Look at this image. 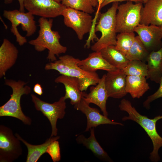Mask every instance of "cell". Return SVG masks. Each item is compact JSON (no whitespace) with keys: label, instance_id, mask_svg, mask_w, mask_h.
<instances>
[{"label":"cell","instance_id":"d590c367","mask_svg":"<svg viewBox=\"0 0 162 162\" xmlns=\"http://www.w3.org/2000/svg\"><path fill=\"white\" fill-rule=\"evenodd\" d=\"M148 0H143V3L145 4L146 3Z\"/></svg>","mask_w":162,"mask_h":162},{"label":"cell","instance_id":"cb8c5ba5","mask_svg":"<svg viewBox=\"0 0 162 162\" xmlns=\"http://www.w3.org/2000/svg\"><path fill=\"white\" fill-rule=\"evenodd\" d=\"M104 58L111 65L118 69H123L129 60L126 56L115 46H109L100 51Z\"/></svg>","mask_w":162,"mask_h":162},{"label":"cell","instance_id":"d6a6232c","mask_svg":"<svg viewBox=\"0 0 162 162\" xmlns=\"http://www.w3.org/2000/svg\"><path fill=\"white\" fill-rule=\"evenodd\" d=\"M124 1H131L135 2L136 3L138 2L143 3V0H105L101 5L100 9L103 7L110 3Z\"/></svg>","mask_w":162,"mask_h":162},{"label":"cell","instance_id":"ffe728a7","mask_svg":"<svg viewBox=\"0 0 162 162\" xmlns=\"http://www.w3.org/2000/svg\"><path fill=\"white\" fill-rule=\"evenodd\" d=\"M90 136L86 138L83 134L78 135L77 142L82 144L88 149L91 150L94 154L100 159L109 162L112 161L107 153L104 150L97 141L95 135L94 128L90 129Z\"/></svg>","mask_w":162,"mask_h":162},{"label":"cell","instance_id":"30bf717a","mask_svg":"<svg viewBox=\"0 0 162 162\" xmlns=\"http://www.w3.org/2000/svg\"><path fill=\"white\" fill-rule=\"evenodd\" d=\"M24 6L34 15L50 18L62 15L67 8L54 0H24Z\"/></svg>","mask_w":162,"mask_h":162},{"label":"cell","instance_id":"3957f363","mask_svg":"<svg viewBox=\"0 0 162 162\" xmlns=\"http://www.w3.org/2000/svg\"><path fill=\"white\" fill-rule=\"evenodd\" d=\"M5 84L10 86L12 93L9 100L0 107V116H10L21 121L25 124L30 125L32 120L23 113L21 107L20 100L24 94L30 93L31 88L24 81L6 79Z\"/></svg>","mask_w":162,"mask_h":162},{"label":"cell","instance_id":"9a60e30c","mask_svg":"<svg viewBox=\"0 0 162 162\" xmlns=\"http://www.w3.org/2000/svg\"><path fill=\"white\" fill-rule=\"evenodd\" d=\"M105 76L106 74L103 76L95 86L91 87L90 92L85 94L84 99L89 104L92 103L98 106L103 114L108 117V114L106 109V102L109 97L105 84Z\"/></svg>","mask_w":162,"mask_h":162},{"label":"cell","instance_id":"1f68e13d","mask_svg":"<svg viewBox=\"0 0 162 162\" xmlns=\"http://www.w3.org/2000/svg\"><path fill=\"white\" fill-rule=\"evenodd\" d=\"M105 0H97L98 2V5L97 6V9L96 12L94 17L93 19L92 25V28L94 29L96 26V20L99 14V11L100 10V7L102 4L103 3Z\"/></svg>","mask_w":162,"mask_h":162},{"label":"cell","instance_id":"8d00e7d4","mask_svg":"<svg viewBox=\"0 0 162 162\" xmlns=\"http://www.w3.org/2000/svg\"><path fill=\"white\" fill-rule=\"evenodd\" d=\"M58 2H62V0H54Z\"/></svg>","mask_w":162,"mask_h":162},{"label":"cell","instance_id":"7a4b0ae2","mask_svg":"<svg viewBox=\"0 0 162 162\" xmlns=\"http://www.w3.org/2000/svg\"><path fill=\"white\" fill-rule=\"evenodd\" d=\"M120 110L126 112L128 116L122 118L123 121H133L140 125L145 131L151 140L153 145V150L150 153V160L156 162L160 160L158 154L159 148L162 147V137L158 133L156 128L157 121L162 118V116H156L150 119L147 116L140 114L133 106L131 102L125 99H122L119 105Z\"/></svg>","mask_w":162,"mask_h":162},{"label":"cell","instance_id":"e0dca14e","mask_svg":"<svg viewBox=\"0 0 162 162\" xmlns=\"http://www.w3.org/2000/svg\"><path fill=\"white\" fill-rule=\"evenodd\" d=\"M19 51L15 45L4 38L0 47V77L4 76L8 70L15 64Z\"/></svg>","mask_w":162,"mask_h":162},{"label":"cell","instance_id":"4dcf8cb0","mask_svg":"<svg viewBox=\"0 0 162 162\" xmlns=\"http://www.w3.org/2000/svg\"><path fill=\"white\" fill-rule=\"evenodd\" d=\"M160 86L158 90L154 94L148 96L143 103L144 107L147 109L150 108V104L154 100L162 97V78L159 83Z\"/></svg>","mask_w":162,"mask_h":162},{"label":"cell","instance_id":"7c38bea8","mask_svg":"<svg viewBox=\"0 0 162 162\" xmlns=\"http://www.w3.org/2000/svg\"><path fill=\"white\" fill-rule=\"evenodd\" d=\"M127 76L123 69H117L107 72L105 84L109 97L120 99L126 95Z\"/></svg>","mask_w":162,"mask_h":162},{"label":"cell","instance_id":"8992f818","mask_svg":"<svg viewBox=\"0 0 162 162\" xmlns=\"http://www.w3.org/2000/svg\"><path fill=\"white\" fill-rule=\"evenodd\" d=\"M3 15L11 23L10 31L16 37V41L20 46H22L27 42L26 37L19 33L17 27L21 25L22 30L26 31L27 37H30L35 32L37 29L36 22L34 15L29 12H21L16 9L12 10H4Z\"/></svg>","mask_w":162,"mask_h":162},{"label":"cell","instance_id":"d6986e66","mask_svg":"<svg viewBox=\"0 0 162 162\" xmlns=\"http://www.w3.org/2000/svg\"><path fill=\"white\" fill-rule=\"evenodd\" d=\"M146 79L159 84L162 78V45L159 50L150 52L148 57Z\"/></svg>","mask_w":162,"mask_h":162},{"label":"cell","instance_id":"6da1fadb","mask_svg":"<svg viewBox=\"0 0 162 162\" xmlns=\"http://www.w3.org/2000/svg\"><path fill=\"white\" fill-rule=\"evenodd\" d=\"M40 29L37 38L28 42L38 52H41L46 49L48 50L47 58L51 62L57 60L56 56L64 53L67 51L66 46L60 42L61 37L59 33L52 29L53 20L41 17L38 20Z\"/></svg>","mask_w":162,"mask_h":162},{"label":"cell","instance_id":"83f0119b","mask_svg":"<svg viewBox=\"0 0 162 162\" xmlns=\"http://www.w3.org/2000/svg\"><path fill=\"white\" fill-rule=\"evenodd\" d=\"M123 70L127 76H142L146 77L148 75L147 64L140 60L129 61Z\"/></svg>","mask_w":162,"mask_h":162},{"label":"cell","instance_id":"ac0fdd59","mask_svg":"<svg viewBox=\"0 0 162 162\" xmlns=\"http://www.w3.org/2000/svg\"><path fill=\"white\" fill-rule=\"evenodd\" d=\"M77 65L82 70L91 72H95L97 70H103L108 72L117 69L104 58L100 51L94 52L89 54L87 58L80 60Z\"/></svg>","mask_w":162,"mask_h":162},{"label":"cell","instance_id":"8fae6325","mask_svg":"<svg viewBox=\"0 0 162 162\" xmlns=\"http://www.w3.org/2000/svg\"><path fill=\"white\" fill-rule=\"evenodd\" d=\"M146 50L150 52L161 47L162 27L153 25L139 24L134 29Z\"/></svg>","mask_w":162,"mask_h":162},{"label":"cell","instance_id":"f1b7e54d","mask_svg":"<svg viewBox=\"0 0 162 162\" xmlns=\"http://www.w3.org/2000/svg\"><path fill=\"white\" fill-rule=\"evenodd\" d=\"M135 37L134 32L119 33L116 36V48L126 55L133 44Z\"/></svg>","mask_w":162,"mask_h":162},{"label":"cell","instance_id":"5bb4252c","mask_svg":"<svg viewBox=\"0 0 162 162\" xmlns=\"http://www.w3.org/2000/svg\"><path fill=\"white\" fill-rule=\"evenodd\" d=\"M140 24L162 27V0H148L141 12Z\"/></svg>","mask_w":162,"mask_h":162},{"label":"cell","instance_id":"4316f807","mask_svg":"<svg viewBox=\"0 0 162 162\" xmlns=\"http://www.w3.org/2000/svg\"><path fill=\"white\" fill-rule=\"evenodd\" d=\"M62 3L66 7L92 14L94 8L97 7V0H62Z\"/></svg>","mask_w":162,"mask_h":162},{"label":"cell","instance_id":"603a6c76","mask_svg":"<svg viewBox=\"0 0 162 162\" xmlns=\"http://www.w3.org/2000/svg\"><path fill=\"white\" fill-rule=\"evenodd\" d=\"M15 136L20 141L23 142L27 148L28 154L26 161V162H37L43 154L46 153L47 147L50 143L60 138V136H50L44 143L36 145L28 143L18 134H16Z\"/></svg>","mask_w":162,"mask_h":162},{"label":"cell","instance_id":"2e32d148","mask_svg":"<svg viewBox=\"0 0 162 162\" xmlns=\"http://www.w3.org/2000/svg\"><path fill=\"white\" fill-rule=\"evenodd\" d=\"M54 82L63 84L65 92L64 98L70 99L72 105L78 103L86 94L80 91L79 80L75 77L61 75L55 79Z\"/></svg>","mask_w":162,"mask_h":162},{"label":"cell","instance_id":"5b68a950","mask_svg":"<svg viewBox=\"0 0 162 162\" xmlns=\"http://www.w3.org/2000/svg\"><path fill=\"white\" fill-rule=\"evenodd\" d=\"M142 3L127 1L118 5L116 16V33L134 32L140 24Z\"/></svg>","mask_w":162,"mask_h":162},{"label":"cell","instance_id":"44dd1931","mask_svg":"<svg viewBox=\"0 0 162 162\" xmlns=\"http://www.w3.org/2000/svg\"><path fill=\"white\" fill-rule=\"evenodd\" d=\"M68 76L74 77L79 80L80 89L82 92L86 91L91 86H95L99 82L100 78L96 72H91L83 70L77 65L71 68Z\"/></svg>","mask_w":162,"mask_h":162},{"label":"cell","instance_id":"f546056e","mask_svg":"<svg viewBox=\"0 0 162 162\" xmlns=\"http://www.w3.org/2000/svg\"><path fill=\"white\" fill-rule=\"evenodd\" d=\"M46 153L50 155L53 162H57L60 160V147L57 140H55L50 143L47 147Z\"/></svg>","mask_w":162,"mask_h":162},{"label":"cell","instance_id":"7402d4cb","mask_svg":"<svg viewBox=\"0 0 162 162\" xmlns=\"http://www.w3.org/2000/svg\"><path fill=\"white\" fill-rule=\"evenodd\" d=\"M146 77L128 76L126 77V91L133 98H139L149 89Z\"/></svg>","mask_w":162,"mask_h":162},{"label":"cell","instance_id":"52a82bcc","mask_svg":"<svg viewBox=\"0 0 162 162\" xmlns=\"http://www.w3.org/2000/svg\"><path fill=\"white\" fill-rule=\"evenodd\" d=\"M31 96L36 109L40 111L50 121L52 128L50 136H57V120L63 118L65 114L66 106L64 97H62L58 101L51 104L41 100L34 94H31Z\"/></svg>","mask_w":162,"mask_h":162},{"label":"cell","instance_id":"e575fe53","mask_svg":"<svg viewBox=\"0 0 162 162\" xmlns=\"http://www.w3.org/2000/svg\"><path fill=\"white\" fill-rule=\"evenodd\" d=\"M34 92L38 95L41 96L43 94V88L41 85L38 83L36 84L33 88Z\"/></svg>","mask_w":162,"mask_h":162},{"label":"cell","instance_id":"277c9868","mask_svg":"<svg viewBox=\"0 0 162 162\" xmlns=\"http://www.w3.org/2000/svg\"><path fill=\"white\" fill-rule=\"evenodd\" d=\"M118 2L112 3L111 7L101 14L95 28V32L101 33L100 38L91 47L94 52L100 51L109 46H115L116 43V16Z\"/></svg>","mask_w":162,"mask_h":162},{"label":"cell","instance_id":"9c48e42d","mask_svg":"<svg viewBox=\"0 0 162 162\" xmlns=\"http://www.w3.org/2000/svg\"><path fill=\"white\" fill-rule=\"evenodd\" d=\"M62 15L64 24L75 32L80 40H82L85 34L91 32L93 19L90 14L67 7Z\"/></svg>","mask_w":162,"mask_h":162},{"label":"cell","instance_id":"836d02e7","mask_svg":"<svg viewBox=\"0 0 162 162\" xmlns=\"http://www.w3.org/2000/svg\"><path fill=\"white\" fill-rule=\"evenodd\" d=\"M14 0H4V2L5 4H8L11 3ZM20 4L19 10L21 11L24 12V0H17Z\"/></svg>","mask_w":162,"mask_h":162},{"label":"cell","instance_id":"d4e9b609","mask_svg":"<svg viewBox=\"0 0 162 162\" xmlns=\"http://www.w3.org/2000/svg\"><path fill=\"white\" fill-rule=\"evenodd\" d=\"M80 60L68 55H65L59 57L55 61L46 64L44 69L46 70H55L62 75L68 76L70 70L77 65Z\"/></svg>","mask_w":162,"mask_h":162},{"label":"cell","instance_id":"ba28073f","mask_svg":"<svg viewBox=\"0 0 162 162\" xmlns=\"http://www.w3.org/2000/svg\"><path fill=\"white\" fill-rule=\"evenodd\" d=\"M20 140L9 128L0 125V162H12L22 154Z\"/></svg>","mask_w":162,"mask_h":162},{"label":"cell","instance_id":"4fadbf2b","mask_svg":"<svg viewBox=\"0 0 162 162\" xmlns=\"http://www.w3.org/2000/svg\"><path fill=\"white\" fill-rule=\"evenodd\" d=\"M89 105L86 101L84 97L78 103L74 105L75 109L81 112L86 117L87 126L84 132L88 131L91 128L102 124L123 125L122 123L111 120L108 117L101 114L98 109L92 107Z\"/></svg>","mask_w":162,"mask_h":162},{"label":"cell","instance_id":"484cf974","mask_svg":"<svg viewBox=\"0 0 162 162\" xmlns=\"http://www.w3.org/2000/svg\"><path fill=\"white\" fill-rule=\"evenodd\" d=\"M149 53L137 35L135 36L134 42L126 56L129 61L138 60L145 62Z\"/></svg>","mask_w":162,"mask_h":162}]
</instances>
